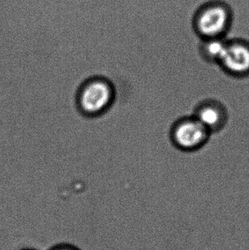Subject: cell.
<instances>
[{
    "label": "cell",
    "mask_w": 249,
    "mask_h": 250,
    "mask_svg": "<svg viewBox=\"0 0 249 250\" xmlns=\"http://www.w3.org/2000/svg\"><path fill=\"white\" fill-rule=\"evenodd\" d=\"M211 132L194 115L186 116L174 122L170 137L176 148L184 151H195L208 141Z\"/></svg>",
    "instance_id": "cell-2"
},
{
    "label": "cell",
    "mask_w": 249,
    "mask_h": 250,
    "mask_svg": "<svg viewBox=\"0 0 249 250\" xmlns=\"http://www.w3.org/2000/svg\"><path fill=\"white\" fill-rule=\"evenodd\" d=\"M194 116L208 130L217 132L225 127L228 113L226 107L215 100L202 102L195 108Z\"/></svg>",
    "instance_id": "cell-5"
},
{
    "label": "cell",
    "mask_w": 249,
    "mask_h": 250,
    "mask_svg": "<svg viewBox=\"0 0 249 250\" xmlns=\"http://www.w3.org/2000/svg\"><path fill=\"white\" fill-rule=\"evenodd\" d=\"M219 65L224 71L234 77L249 76V41L243 39L228 40Z\"/></svg>",
    "instance_id": "cell-4"
},
{
    "label": "cell",
    "mask_w": 249,
    "mask_h": 250,
    "mask_svg": "<svg viewBox=\"0 0 249 250\" xmlns=\"http://www.w3.org/2000/svg\"><path fill=\"white\" fill-rule=\"evenodd\" d=\"M114 100V88L105 79L90 80L81 87L78 104L81 111L89 115L104 112Z\"/></svg>",
    "instance_id": "cell-3"
},
{
    "label": "cell",
    "mask_w": 249,
    "mask_h": 250,
    "mask_svg": "<svg viewBox=\"0 0 249 250\" xmlns=\"http://www.w3.org/2000/svg\"><path fill=\"white\" fill-rule=\"evenodd\" d=\"M233 20V10L228 3L221 0H210L195 10L192 17V28L201 40L226 38Z\"/></svg>",
    "instance_id": "cell-1"
},
{
    "label": "cell",
    "mask_w": 249,
    "mask_h": 250,
    "mask_svg": "<svg viewBox=\"0 0 249 250\" xmlns=\"http://www.w3.org/2000/svg\"><path fill=\"white\" fill-rule=\"evenodd\" d=\"M228 40L226 38H214L202 40L200 44V53L203 59L209 62L219 64L226 51Z\"/></svg>",
    "instance_id": "cell-6"
},
{
    "label": "cell",
    "mask_w": 249,
    "mask_h": 250,
    "mask_svg": "<svg viewBox=\"0 0 249 250\" xmlns=\"http://www.w3.org/2000/svg\"><path fill=\"white\" fill-rule=\"evenodd\" d=\"M71 250V249H68V248H63V249H59V250Z\"/></svg>",
    "instance_id": "cell-7"
}]
</instances>
